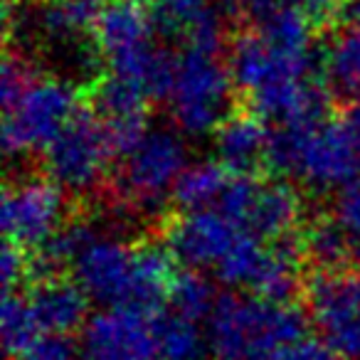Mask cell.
Returning a JSON list of instances; mask_svg holds the SVG:
<instances>
[{
    "label": "cell",
    "instance_id": "1",
    "mask_svg": "<svg viewBox=\"0 0 360 360\" xmlns=\"http://www.w3.org/2000/svg\"><path fill=\"white\" fill-rule=\"evenodd\" d=\"M207 350L217 360H284L306 335V314L259 296L225 294L207 319Z\"/></svg>",
    "mask_w": 360,
    "mask_h": 360
},
{
    "label": "cell",
    "instance_id": "2",
    "mask_svg": "<svg viewBox=\"0 0 360 360\" xmlns=\"http://www.w3.org/2000/svg\"><path fill=\"white\" fill-rule=\"evenodd\" d=\"M155 32L150 6L119 0L96 15L94 42L111 77L139 86L150 99H165L175 57L155 47Z\"/></svg>",
    "mask_w": 360,
    "mask_h": 360
},
{
    "label": "cell",
    "instance_id": "3",
    "mask_svg": "<svg viewBox=\"0 0 360 360\" xmlns=\"http://www.w3.org/2000/svg\"><path fill=\"white\" fill-rule=\"evenodd\" d=\"M264 163L314 191H333L358 178L360 160L343 121L279 126L269 134Z\"/></svg>",
    "mask_w": 360,
    "mask_h": 360
},
{
    "label": "cell",
    "instance_id": "4",
    "mask_svg": "<svg viewBox=\"0 0 360 360\" xmlns=\"http://www.w3.org/2000/svg\"><path fill=\"white\" fill-rule=\"evenodd\" d=\"M232 84L230 65L220 60V52L183 47L165 96L175 126L188 136L215 134L232 116Z\"/></svg>",
    "mask_w": 360,
    "mask_h": 360
},
{
    "label": "cell",
    "instance_id": "5",
    "mask_svg": "<svg viewBox=\"0 0 360 360\" xmlns=\"http://www.w3.org/2000/svg\"><path fill=\"white\" fill-rule=\"evenodd\" d=\"M188 168V146L183 136L173 129H148V134L121 158L114 205L131 212H153L165 198L173 195Z\"/></svg>",
    "mask_w": 360,
    "mask_h": 360
},
{
    "label": "cell",
    "instance_id": "6",
    "mask_svg": "<svg viewBox=\"0 0 360 360\" xmlns=\"http://www.w3.org/2000/svg\"><path fill=\"white\" fill-rule=\"evenodd\" d=\"M79 114V91L70 79L37 75L32 84L6 106L3 148L8 155L45 150Z\"/></svg>",
    "mask_w": 360,
    "mask_h": 360
},
{
    "label": "cell",
    "instance_id": "7",
    "mask_svg": "<svg viewBox=\"0 0 360 360\" xmlns=\"http://www.w3.org/2000/svg\"><path fill=\"white\" fill-rule=\"evenodd\" d=\"M217 210L242 232L269 245L284 242L304 215V205L294 188L281 180H257L255 175H235Z\"/></svg>",
    "mask_w": 360,
    "mask_h": 360
},
{
    "label": "cell",
    "instance_id": "8",
    "mask_svg": "<svg viewBox=\"0 0 360 360\" xmlns=\"http://www.w3.org/2000/svg\"><path fill=\"white\" fill-rule=\"evenodd\" d=\"M96 15L99 13H94L89 0H40L25 20L8 27V35L25 32L57 60L91 75L96 70V57H101L94 42Z\"/></svg>",
    "mask_w": 360,
    "mask_h": 360
},
{
    "label": "cell",
    "instance_id": "9",
    "mask_svg": "<svg viewBox=\"0 0 360 360\" xmlns=\"http://www.w3.org/2000/svg\"><path fill=\"white\" fill-rule=\"evenodd\" d=\"M111 158L114 148L101 119L89 111H79L45 148V170L65 193L84 195L101 186Z\"/></svg>",
    "mask_w": 360,
    "mask_h": 360
},
{
    "label": "cell",
    "instance_id": "10",
    "mask_svg": "<svg viewBox=\"0 0 360 360\" xmlns=\"http://www.w3.org/2000/svg\"><path fill=\"white\" fill-rule=\"evenodd\" d=\"M75 279L89 299L111 306L139 309L141 245H126L119 237L94 230L75 259Z\"/></svg>",
    "mask_w": 360,
    "mask_h": 360
},
{
    "label": "cell",
    "instance_id": "11",
    "mask_svg": "<svg viewBox=\"0 0 360 360\" xmlns=\"http://www.w3.org/2000/svg\"><path fill=\"white\" fill-rule=\"evenodd\" d=\"M215 276L230 286L252 291V296L289 304L299 289V252L286 242L269 245L245 232L220 262Z\"/></svg>",
    "mask_w": 360,
    "mask_h": 360
},
{
    "label": "cell",
    "instance_id": "12",
    "mask_svg": "<svg viewBox=\"0 0 360 360\" xmlns=\"http://www.w3.org/2000/svg\"><path fill=\"white\" fill-rule=\"evenodd\" d=\"M304 294L326 343L343 358L360 360V269L316 271Z\"/></svg>",
    "mask_w": 360,
    "mask_h": 360
},
{
    "label": "cell",
    "instance_id": "13",
    "mask_svg": "<svg viewBox=\"0 0 360 360\" xmlns=\"http://www.w3.org/2000/svg\"><path fill=\"white\" fill-rule=\"evenodd\" d=\"M65 191L45 178L18 180L3 193V230L15 247H45L65 230Z\"/></svg>",
    "mask_w": 360,
    "mask_h": 360
},
{
    "label": "cell",
    "instance_id": "14",
    "mask_svg": "<svg viewBox=\"0 0 360 360\" xmlns=\"http://www.w3.org/2000/svg\"><path fill=\"white\" fill-rule=\"evenodd\" d=\"M155 316L134 306H111L82 328L84 360H160Z\"/></svg>",
    "mask_w": 360,
    "mask_h": 360
},
{
    "label": "cell",
    "instance_id": "15",
    "mask_svg": "<svg viewBox=\"0 0 360 360\" xmlns=\"http://www.w3.org/2000/svg\"><path fill=\"white\" fill-rule=\"evenodd\" d=\"M245 232L220 210L183 212L165 230L168 252L193 269H212L232 252Z\"/></svg>",
    "mask_w": 360,
    "mask_h": 360
},
{
    "label": "cell",
    "instance_id": "16",
    "mask_svg": "<svg viewBox=\"0 0 360 360\" xmlns=\"http://www.w3.org/2000/svg\"><path fill=\"white\" fill-rule=\"evenodd\" d=\"M230 75L237 89L252 96L281 82L311 79V55L281 50L255 32L235 42L230 52Z\"/></svg>",
    "mask_w": 360,
    "mask_h": 360
},
{
    "label": "cell",
    "instance_id": "17",
    "mask_svg": "<svg viewBox=\"0 0 360 360\" xmlns=\"http://www.w3.org/2000/svg\"><path fill=\"white\" fill-rule=\"evenodd\" d=\"M230 0H153L150 15L155 30L186 47L220 52L225 35V18L230 15Z\"/></svg>",
    "mask_w": 360,
    "mask_h": 360
},
{
    "label": "cell",
    "instance_id": "18",
    "mask_svg": "<svg viewBox=\"0 0 360 360\" xmlns=\"http://www.w3.org/2000/svg\"><path fill=\"white\" fill-rule=\"evenodd\" d=\"M148 99L150 96L143 89L111 75L94 86L96 116L104 124L114 155L119 158H124L148 134V116H146Z\"/></svg>",
    "mask_w": 360,
    "mask_h": 360
},
{
    "label": "cell",
    "instance_id": "19",
    "mask_svg": "<svg viewBox=\"0 0 360 360\" xmlns=\"http://www.w3.org/2000/svg\"><path fill=\"white\" fill-rule=\"evenodd\" d=\"M27 301L35 311L42 333L70 335L72 330L84 328L89 321V296L77 281L62 276L35 281Z\"/></svg>",
    "mask_w": 360,
    "mask_h": 360
},
{
    "label": "cell",
    "instance_id": "20",
    "mask_svg": "<svg viewBox=\"0 0 360 360\" xmlns=\"http://www.w3.org/2000/svg\"><path fill=\"white\" fill-rule=\"evenodd\" d=\"M269 131L255 114H232L215 131V150L220 163L237 175H252L257 163H264Z\"/></svg>",
    "mask_w": 360,
    "mask_h": 360
},
{
    "label": "cell",
    "instance_id": "21",
    "mask_svg": "<svg viewBox=\"0 0 360 360\" xmlns=\"http://www.w3.org/2000/svg\"><path fill=\"white\" fill-rule=\"evenodd\" d=\"M230 170L217 160H205L195 163L183 173L173 193V200L183 207V212H198V210H212L220 205L227 186H230Z\"/></svg>",
    "mask_w": 360,
    "mask_h": 360
},
{
    "label": "cell",
    "instance_id": "22",
    "mask_svg": "<svg viewBox=\"0 0 360 360\" xmlns=\"http://www.w3.org/2000/svg\"><path fill=\"white\" fill-rule=\"evenodd\" d=\"M323 70L340 99H360V25L340 27L323 55Z\"/></svg>",
    "mask_w": 360,
    "mask_h": 360
},
{
    "label": "cell",
    "instance_id": "23",
    "mask_svg": "<svg viewBox=\"0 0 360 360\" xmlns=\"http://www.w3.org/2000/svg\"><path fill=\"white\" fill-rule=\"evenodd\" d=\"M304 255L314 264H319V271H343L350 269V262L355 259V250H360L350 235L338 225V220H316L306 227Z\"/></svg>",
    "mask_w": 360,
    "mask_h": 360
},
{
    "label": "cell",
    "instance_id": "24",
    "mask_svg": "<svg viewBox=\"0 0 360 360\" xmlns=\"http://www.w3.org/2000/svg\"><path fill=\"white\" fill-rule=\"evenodd\" d=\"M160 360H200L207 350V338L195 321L178 314L155 316Z\"/></svg>",
    "mask_w": 360,
    "mask_h": 360
},
{
    "label": "cell",
    "instance_id": "25",
    "mask_svg": "<svg viewBox=\"0 0 360 360\" xmlns=\"http://www.w3.org/2000/svg\"><path fill=\"white\" fill-rule=\"evenodd\" d=\"M42 333L37 316L32 311L27 296L6 291L3 299V345L13 360H18Z\"/></svg>",
    "mask_w": 360,
    "mask_h": 360
},
{
    "label": "cell",
    "instance_id": "26",
    "mask_svg": "<svg viewBox=\"0 0 360 360\" xmlns=\"http://www.w3.org/2000/svg\"><path fill=\"white\" fill-rule=\"evenodd\" d=\"M168 301L170 314H178L183 319H191L198 323L202 319H210L212 309L217 304V296L205 276L188 271V274H178L173 289H170Z\"/></svg>",
    "mask_w": 360,
    "mask_h": 360
},
{
    "label": "cell",
    "instance_id": "27",
    "mask_svg": "<svg viewBox=\"0 0 360 360\" xmlns=\"http://www.w3.org/2000/svg\"><path fill=\"white\" fill-rule=\"evenodd\" d=\"M37 77V72L32 70V65L20 55H8L3 62V77H0V99H3V109L11 106L27 86L32 84V79Z\"/></svg>",
    "mask_w": 360,
    "mask_h": 360
},
{
    "label": "cell",
    "instance_id": "28",
    "mask_svg": "<svg viewBox=\"0 0 360 360\" xmlns=\"http://www.w3.org/2000/svg\"><path fill=\"white\" fill-rule=\"evenodd\" d=\"M335 220L360 247V175L343 186L335 198Z\"/></svg>",
    "mask_w": 360,
    "mask_h": 360
},
{
    "label": "cell",
    "instance_id": "29",
    "mask_svg": "<svg viewBox=\"0 0 360 360\" xmlns=\"http://www.w3.org/2000/svg\"><path fill=\"white\" fill-rule=\"evenodd\" d=\"M18 360H84L79 345L72 343L70 335L45 333L25 350Z\"/></svg>",
    "mask_w": 360,
    "mask_h": 360
},
{
    "label": "cell",
    "instance_id": "30",
    "mask_svg": "<svg viewBox=\"0 0 360 360\" xmlns=\"http://www.w3.org/2000/svg\"><path fill=\"white\" fill-rule=\"evenodd\" d=\"M311 3H314V0H235V8L245 13L247 18H252L257 25H262L264 20H269V18L279 15V13H286V11L309 13Z\"/></svg>",
    "mask_w": 360,
    "mask_h": 360
},
{
    "label": "cell",
    "instance_id": "31",
    "mask_svg": "<svg viewBox=\"0 0 360 360\" xmlns=\"http://www.w3.org/2000/svg\"><path fill=\"white\" fill-rule=\"evenodd\" d=\"M0 271H3V284L6 291H13L25 274H30V259H25L20 247L13 242H6L3 247V257H0Z\"/></svg>",
    "mask_w": 360,
    "mask_h": 360
},
{
    "label": "cell",
    "instance_id": "32",
    "mask_svg": "<svg viewBox=\"0 0 360 360\" xmlns=\"http://www.w3.org/2000/svg\"><path fill=\"white\" fill-rule=\"evenodd\" d=\"M284 360H345L333 345L321 338H304L286 353Z\"/></svg>",
    "mask_w": 360,
    "mask_h": 360
},
{
    "label": "cell",
    "instance_id": "33",
    "mask_svg": "<svg viewBox=\"0 0 360 360\" xmlns=\"http://www.w3.org/2000/svg\"><path fill=\"white\" fill-rule=\"evenodd\" d=\"M345 129H348L350 139H353V146H355V153H358V160H360V101L353 104V109L348 111L345 116Z\"/></svg>",
    "mask_w": 360,
    "mask_h": 360
},
{
    "label": "cell",
    "instance_id": "34",
    "mask_svg": "<svg viewBox=\"0 0 360 360\" xmlns=\"http://www.w3.org/2000/svg\"><path fill=\"white\" fill-rule=\"evenodd\" d=\"M89 3H91V6H96V3H99V6H111V3H119V0H89Z\"/></svg>",
    "mask_w": 360,
    "mask_h": 360
}]
</instances>
